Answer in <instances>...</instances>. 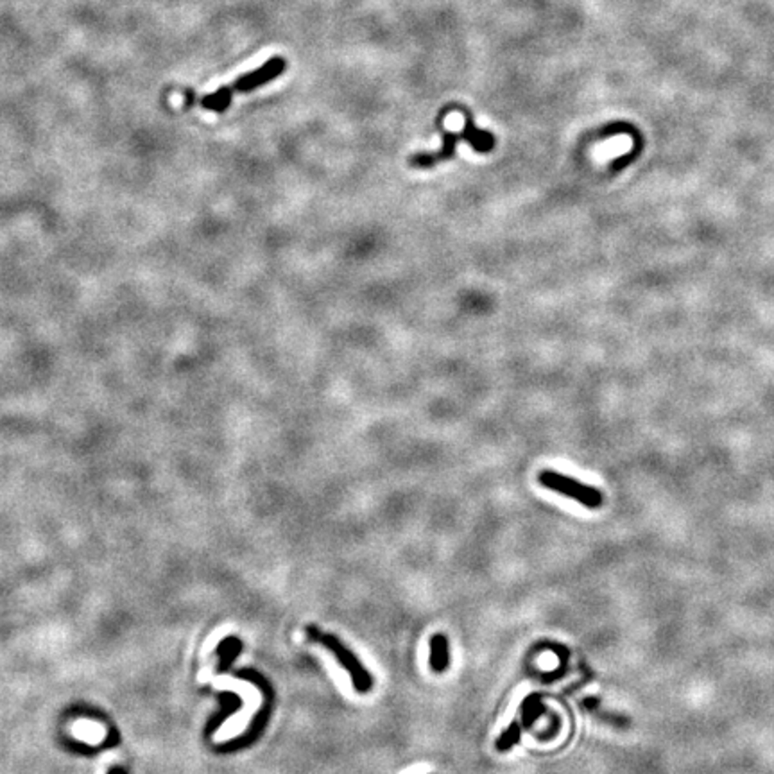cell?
Returning <instances> with one entry per match:
<instances>
[{
    "label": "cell",
    "mask_w": 774,
    "mask_h": 774,
    "mask_svg": "<svg viewBox=\"0 0 774 774\" xmlns=\"http://www.w3.org/2000/svg\"><path fill=\"white\" fill-rule=\"evenodd\" d=\"M307 635H308V638H310V640L319 642L323 647H326L329 651H332L333 656L337 658V661H339L340 667H345V669L348 670L350 677H352L353 689L357 690V692H361V693H366V692H369V690H371V686H373V677L369 676V672L364 669V667H362V663L359 661V658L355 656V654H353L345 644H340V642L337 640L333 635H326V633H321L319 629L314 628V626H310V628L307 629Z\"/></svg>",
    "instance_id": "obj_1"
},
{
    "label": "cell",
    "mask_w": 774,
    "mask_h": 774,
    "mask_svg": "<svg viewBox=\"0 0 774 774\" xmlns=\"http://www.w3.org/2000/svg\"><path fill=\"white\" fill-rule=\"evenodd\" d=\"M538 481L547 490L565 495L568 499L577 500L581 506L588 507V509H597V507L602 506V493L593 486L579 483L576 478L558 474L554 470H544L539 471Z\"/></svg>",
    "instance_id": "obj_2"
},
{
    "label": "cell",
    "mask_w": 774,
    "mask_h": 774,
    "mask_svg": "<svg viewBox=\"0 0 774 774\" xmlns=\"http://www.w3.org/2000/svg\"><path fill=\"white\" fill-rule=\"evenodd\" d=\"M285 67H287V63H285L284 57L275 56L271 57V60L265 61L264 65L260 67V69L251 70V72L246 74V76H240L239 79H235V83L228 85V88L231 90V94H235V92H239V94L253 92V90L264 86L265 83L272 81V79H276V77H280L282 74H284Z\"/></svg>",
    "instance_id": "obj_3"
},
{
    "label": "cell",
    "mask_w": 774,
    "mask_h": 774,
    "mask_svg": "<svg viewBox=\"0 0 774 774\" xmlns=\"http://www.w3.org/2000/svg\"><path fill=\"white\" fill-rule=\"evenodd\" d=\"M459 140H464V133H448V131H443V146L438 153L414 154V156H410L409 163L413 167H420V169H429V167L438 165L439 162H448V160L454 158L455 146H457Z\"/></svg>",
    "instance_id": "obj_4"
},
{
    "label": "cell",
    "mask_w": 774,
    "mask_h": 774,
    "mask_svg": "<svg viewBox=\"0 0 774 774\" xmlns=\"http://www.w3.org/2000/svg\"><path fill=\"white\" fill-rule=\"evenodd\" d=\"M462 133H464V142L470 144V146L474 147V151H477V153L486 154L493 151L495 147L493 133L478 130V127L475 126L471 115L468 113L464 115V130H462Z\"/></svg>",
    "instance_id": "obj_5"
},
{
    "label": "cell",
    "mask_w": 774,
    "mask_h": 774,
    "mask_svg": "<svg viewBox=\"0 0 774 774\" xmlns=\"http://www.w3.org/2000/svg\"><path fill=\"white\" fill-rule=\"evenodd\" d=\"M450 665L448 640L445 635H434L430 638V667L434 672H445Z\"/></svg>",
    "instance_id": "obj_6"
},
{
    "label": "cell",
    "mask_w": 774,
    "mask_h": 774,
    "mask_svg": "<svg viewBox=\"0 0 774 774\" xmlns=\"http://www.w3.org/2000/svg\"><path fill=\"white\" fill-rule=\"evenodd\" d=\"M70 733L76 738L83 742H88V744H99L106 738V730L104 726H101L99 722L92 721H77L72 726V731Z\"/></svg>",
    "instance_id": "obj_7"
},
{
    "label": "cell",
    "mask_w": 774,
    "mask_h": 774,
    "mask_svg": "<svg viewBox=\"0 0 774 774\" xmlns=\"http://www.w3.org/2000/svg\"><path fill=\"white\" fill-rule=\"evenodd\" d=\"M231 97H233L231 90L228 88V85H224L217 92H214V94L205 95L199 102H201V108H205V110L214 111V113H223V111H226L231 106Z\"/></svg>",
    "instance_id": "obj_8"
},
{
    "label": "cell",
    "mask_w": 774,
    "mask_h": 774,
    "mask_svg": "<svg viewBox=\"0 0 774 774\" xmlns=\"http://www.w3.org/2000/svg\"><path fill=\"white\" fill-rule=\"evenodd\" d=\"M545 712V706L539 703V696L538 693H532V696H529L525 701H523L522 705V714H523V722H525V726L527 728H531L532 722L536 721V719L539 717V715L544 714Z\"/></svg>",
    "instance_id": "obj_9"
},
{
    "label": "cell",
    "mask_w": 774,
    "mask_h": 774,
    "mask_svg": "<svg viewBox=\"0 0 774 774\" xmlns=\"http://www.w3.org/2000/svg\"><path fill=\"white\" fill-rule=\"evenodd\" d=\"M520 735H522V731H520V726L516 724V722H513V724L507 728V731H504L502 737L497 740V749H499V751L511 749V747L515 746L516 742L520 740Z\"/></svg>",
    "instance_id": "obj_10"
}]
</instances>
